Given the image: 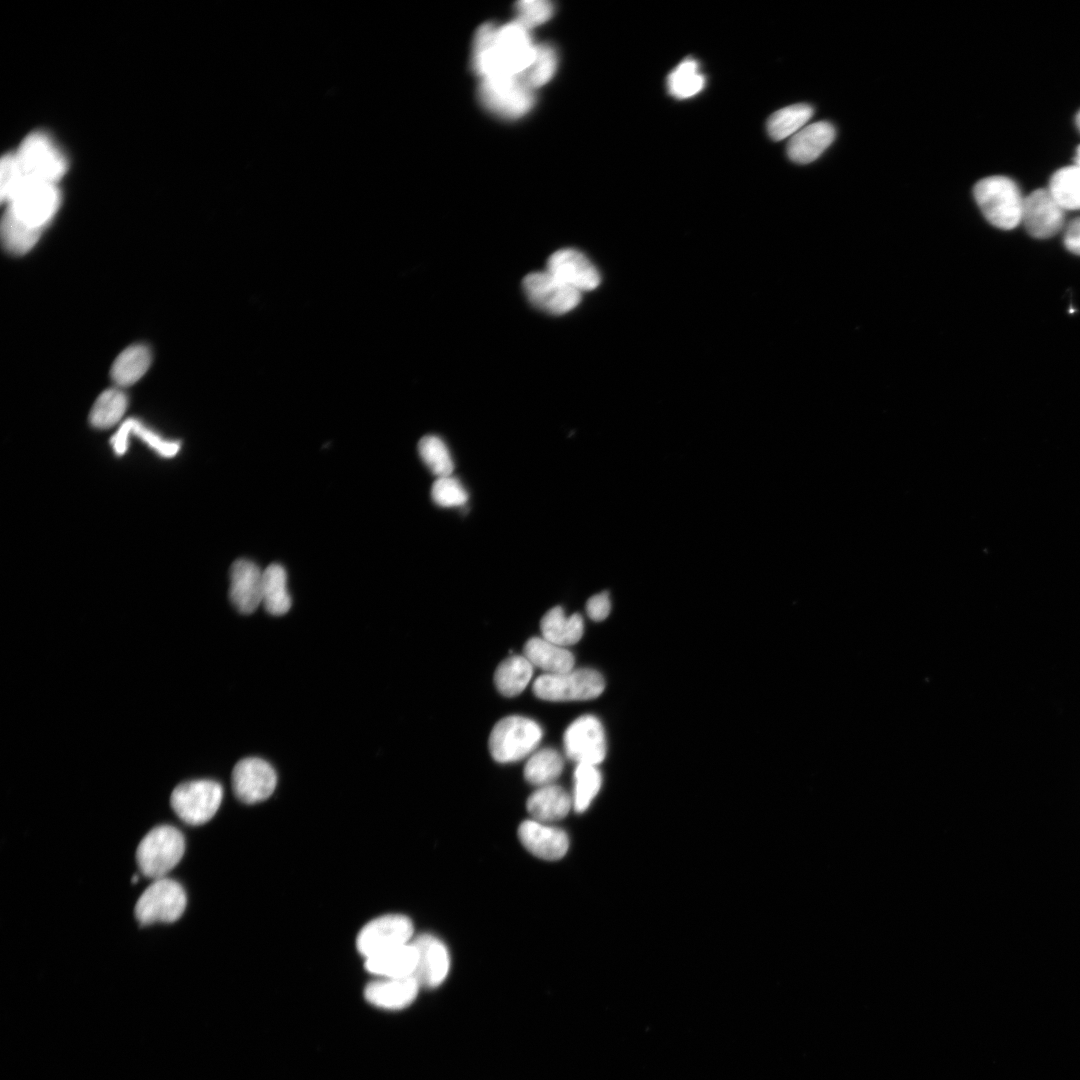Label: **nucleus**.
I'll list each match as a JSON object with an SVG mask.
<instances>
[{
    "instance_id": "38",
    "label": "nucleus",
    "mask_w": 1080,
    "mask_h": 1080,
    "mask_svg": "<svg viewBox=\"0 0 1080 1080\" xmlns=\"http://www.w3.org/2000/svg\"><path fill=\"white\" fill-rule=\"evenodd\" d=\"M125 423L130 435L133 434L140 438L158 455L168 458L175 456L179 452L180 442L165 439L138 419L128 418Z\"/></svg>"
},
{
    "instance_id": "17",
    "label": "nucleus",
    "mask_w": 1080,
    "mask_h": 1080,
    "mask_svg": "<svg viewBox=\"0 0 1080 1080\" xmlns=\"http://www.w3.org/2000/svg\"><path fill=\"white\" fill-rule=\"evenodd\" d=\"M418 954L414 977L420 986L435 988L446 979L450 969V956L446 945L431 934H421L412 939Z\"/></svg>"
},
{
    "instance_id": "16",
    "label": "nucleus",
    "mask_w": 1080,
    "mask_h": 1080,
    "mask_svg": "<svg viewBox=\"0 0 1080 1080\" xmlns=\"http://www.w3.org/2000/svg\"><path fill=\"white\" fill-rule=\"evenodd\" d=\"M546 270L579 292L593 290L600 284L596 267L576 249L565 248L551 254Z\"/></svg>"
},
{
    "instance_id": "15",
    "label": "nucleus",
    "mask_w": 1080,
    "mask_h": 1080,
    "mask_svg": "<svg viewBox=\"0 0 1080 1080\" xmlns=\"http://www.w3.org/2000/svg\"><path fill=\"white\" fill-rule=\"evenodd\" d=\"M1021 221L1033 237L1049 238L1062 228L1064 209L1048 189H1038L1024 198Z\"/></svg>"
},
{
    "instance_id": "27",
    "label": "nucleus",
    "mask_w": 1080,
    "mask_h": 1080,
    "mask_svg": "<svg viewBox=\"0 0 1080 1080\" xmlns=\"http://www.w3.org/2000/svg\"><path fill=\"white\" fill-rule=\"evenodd\" d=\"M533 674V665L523 655H511L496 668L494 682L497 690L506 697L520 694Z\"/></svg>"
},
{
    "instance_id": "30",
    "label": "nucleus",
    "mask_w": 1080,
    "mask_h": 1080,
    "mask_svg": "<svg viewBox=\"0 0 1080 1080\" xmlns=\"http://www.w3.org/2000/svg\"><path fill=\"white\" fill-rule=\"evenodd\" d=\"M41 232L6 209L1 221V239L8 253L17 256L28 253L38 242Z\"/></svg>"
},
{
    "instance_id": "31",
    "label": "nucleus",
    "mask_w": 1080,
    "mask_h": 1080,
    "mask_svg": "<svg viewBox=\"0 0 1080 1080\" xmlns=\"http://www.w3.org/2000/svg\"><path fill=\"white\" fill-rule=\"evenodd\" d=\"M812 106L798 103L774 112L767 121V131L774 141L792 137L806 126L813 116Z\"/></svg>"
},
{
    "instance_id": "12",
    "label": "nucleus",
    "mask_w": 1080,
    "mask_h": 1080,
    "mask_svg": "<svg viewBox=\"0 0 1080 1080\" xmlns=\"http://www.w3.org/2000/svg\"><path fill=\"white\" fill-rule=\"evenodd\" d=\"M522 286L532 304L551 314L567 313L581 300V292L565 284L547 270L527 274L522 281Z\"/></svg>"
},
{
    "instance_id": "8",
    "label": "nucleus",
    "mask_w": 1080,
    "mask_h": 1080,
    "mask_svg": "<svg viewBox=\"0 0 1080 1080\" xmlns=\"http://www.w3.org/2000/svg\"><path fill=\"white\" fill-rule=\"evenodd\" d=\"M186 903V893L180 883L166 877L156 879L137 900L135 917L143 926L172 923L182 916Z\"/></svg>"
},
{
    "instance_id": "44",
    "label": "nucleus",
    "mask_w": 1080,
    "mask_h": 1080,
    "mask_svg": "<svg viewBox=\"0 0 1080 1080\" xmlns=\"http://www.w3.org/2000/svg\"><path fill=\"white\" fill-rule=\"evenodd\" d=\"M1075 122H1076L1077 128L1080 131V111L1076 115Z\"/></svg>"
},
{
    "instance_id": "5",
    "label": "nucleus",
    "mask_w": 1080,
    "mask_h": 1080,
    "mask_svg": "<svg viewBox=\"0 0 1080 1080\" xmlns=\"http://www.w3.org/2000/svg\"><path fill=\"white\" fill-rule=\"evenodd\" d=\"M14 154L26 184H56L67 168L62 153L50 138L41 132L26 137Z\"/></svg>"
},
{
    "instance_id": "29",
    "label": "nucleus",
    "mask_w": 1080,
    "mask_h": 1080,
    "mask_svg": "<svg viewBox=\"0 0 1080 1080\" xmlns=\"http://www.w3.org/2000/svg\"><path fill=\"white\" fill-rule=\"evenodd\" d=\"M705 82L698 61L687 57L669 73L666 84L672 97L683 100L699 94L704 89Z\"/></svg>"
},
{
    "instance_id": "45",
    "label": "nucleus",
    "mask_w": 1080,
    "mask_h": 1080,
    "mask_svg": "<svg viewBox=\"0 0 1080 1080\" xmlns=\"http://www.w3.org/2000/svg\"><path fill=\"white\" fill-rule=\"evenodd\" d=\"M131 880H132V883H137L138 882V876L134 875Z\"/></svg>"
},
{
    "instance_id": "43",
    "label": "nucleus",
    "mask_w": 1080,
    "mask_h": 1080,
    "mask_svg": "<svg viewBox=\"0 0 1080 1080\" xmlns=\"http://www.w3.org/2000/svg\"><path fill=\"white\" fill-rule=\"evenodd\" d=\"M1075 164L1080 167V146L1076 151Z\"/></svg>"
},
{
    "instance_id": "10",
    "label": "nucleus",
    "mask_w": 1080,
    "mask_h": 1080,
    "mask_svg": "<svg viewBox=\"0 0 1080 1080\" xmlns=\"http://www.w3.org/2000/svg\"><path fill=\"white\" fill-rule=\"evenodd\" d=\"M412 921L402 914H386L369 921L356 938L358 952L366 959L411 942Z\"/></svg>"
},
{
    "instance_id": "6",
    "label": "nucleus",
    "mask_w": 1080,
    "mask_h": 1080,
    "mask_svg": "<svg viewBox=\"0 0 1080 1080\" xmlns=\"http://www.w3.org/2000/svg\"><path fill=\"white\" fill-rule=\"evenodd\" d=\"M605 688L602 675L590 668L543 674L533 683L534 694L546 701H583L598 697Z\"/></svg>"
},
{
    "instance_id": "40",
    "label": "nucleus",
    "mask_w": 1080,
    "mask_h": 1080,
    "mask_svg": "<svg viewBox=\"0 0 1080 1080\" xmlns=\"http://www.w3.org/2000/svg\"><path fill=\"white\" fill-rule=\"evenodd\" d=\"M553 5L545 0H523L517 3V21L528 30L548 21Z\"/></svg>"
},
{
    "instance_id": "1",
    "label": "nucleus",
    "mask_w": 1080,
    "mask_h": 1080,
    "mask_svg": "<svg viewBox=\"0 0 1080 1080\" xmlns=\"http://www.w3.org/2000/svg\"><path fill=\"white\" fill-rule=\"evenodd\" d=\"M517 20L497 27L482 24L475 33L472 64L481 79L520 76L532 64L537 45Z\"/></svg>"
},
{
    "instance_id": "35",
    "label": "nucleus",
    "mask_w": 1080,
    "mask_h": 1080,
    "mask_svg": "<svg viewBox=\"0 0 1080 1080\" xmlns=\"http://www.w3.org/2000/svg\"><path fill=\"white\" fill-rule=\"evenodd\" d=\"M418 452L429 470L437 477L449 476L454 463L446 444L435 435H426L418 442Z\"/></svg>"
},
{
    "instance_id": "26",
    "label": "nucleus",
    "mask_w": 1080,
    "mask_h": 1080,
    "mask_svg": "<svg viewBox=\"0 0 1080 1080\" xmlns=\"http://www.w3.org/2000/svg\"><path fill=\"white\" fill-rule=\"evenodd\" d=\"M151 360V352L147 346L131 345L116 357L111 367V378L118 386H130L145 375Z\"/></svg>"
},
{
    "instance_id": "37",
    "label": "nucleus",
    "mask_w": 1080,
    "mask_h": 1080,
    "mask_svg": "<svg viewBox=\"0 0 1080 1080\" xmlns=\"http://www.w3.org/2000/svg\"><path fill=\"white\" fill-rule=\"evenodd\" d=\"M557 68V54L547 45H537L536 56L527 70L519 77L532 90L551 80Z\"/></svg>"
},
{
    "instance_id": "4",
    "label": "nucleus",
    "mask_w": 1080,
    "mask_h": 1080,
    "mask_svg": "<svg viewBox=\"0 0 1080 1080\" xmlns=\"http://www.w3.org/2000/svg\"><path fill=\"white\" fill-rule=\"evenodd\" d=\"M542 729L534 720L511 715L499 720L489 736V751L500 763H511L528 756L539 744Z\"/></svg>"
},
{
    "instance_id": "34",
    "label": "nucleus",
    "mask_w": 1080,
    "mask_h": 1080,
    "mask_svg": "<svg viewBox=\"0 0 1080 1080\" xmlns=\"http://www.w3.org/2000/svg\"><path fill=\"white\" fill-rule=\"evenodd\" d=\"M1048 190L1064 210L1080 209V167L1075 164L1056 171Z\"/></svg>"
},
{
    "instance_id": "14",
    "label": "nucleus",
    "mask_w": 1080,
    "mask_h": 1080,
    "mask_svg": "<svg viewBox=\"0 0 1080 1080\" xmlns=\"http://www.w3.org/2000/svg\"><path fill=\"white\" fill-rule=\"evenodd\" d=\"M277 775L274 768L260 758L240 760L232 772V787L236 797L243 803L255 804L266 800L274 792Z\"/></svg>"
},
{
    "instance_id": "9",
    "label": "nucleus",
    "mask_w": 1080,
    "mask_h": 1080,
    "mask_svg": "<svg viewBox=\"0 0 1080 1080\" xmlns=\"http://www.w3.org/2000/svg\"><path fill=\"white\" fill-rule=\"evenodd\" d=\"M478 96L487 110L506 119L524 116L534 104L533 90L519 76L481 79Z\"/></svg>"
},
{
    "instance_id": "3",
    "label": "nucleus",
    "mask_w": 1080,
    "mask_h": 1080,
    "mask_svg": "<svg viewBox=\"0 0 1080 1080\" xmlns=\"http://www.w3.org/2000/svg\"><path fill=\"white\" fill-rule=\"evenodd\" d=\"M185 840L180 830L161 825L150 830L140 841L136 861L140 871L152 880L166 877L182 859Z\"/></svg>"
},
{
    "instance_id": "11",
    "label": "nucleus",
    "mask_w": 1080,
    "mask_h": 1080,
    "mask_svg": "<svg viewBox=\"0 0 1080 1080\" xmlns=\"http://www.w3.org/2000/svg\"><path fill=\"white\" fill-rule=\"evenodd\" d=\"M60 194L56 184L28 183L7 203V210L25 224L43 230L56 214Z\"/></svg>"
},
{
    "instance_id": "23",
    "label": "nucleus",
    "mask_w": 1080,
    "mask_h": 1080,
    "mask_svg": "<svg viewBox=\"0 0 1080 1080\" xmlns=\"http://www.w3.org/2000/svg\"><path fill=\"white\" fill-rule=\"evenodd\" d=\"M572 806V797L555 784L539 787L527 799V811L534 820L544 823L564 818Z\"/></svg>"
},
{
    "instance_id": "39",
    "label": "nucleus",
    "mask_w": 1080,
    "mask_h": 1080,
    "mask_svg": "<svg viewBox=\"0 0 1080 1080\" xmlns=\"http://www.w3.org/2000/svg\"><path fill=\"white\" fill-rule=\"evenodd\" d=\"M431 497L441 507H456L467 502L468 493L456 478L449 475L437 477L431 487Z\"/></svg>"
},
{
    "instance_id": "2",
    "label": "nucleus",
    "mask_w": 1080,
    "mask_h": 1080,
    "mask_svg": "<svg viewBox=\"0 0 1080 1080\" xmlns=\"http://www.w3.org/2000/svg\"><path fill=\"white\" fill-rule=\"evenodd\" d=\"M973 194L983 215L992 225L1010 230L1021 222L1024 199L1010 178H983L975 184Z\"/></svg>"
},
{
    "instance_id": "36",
    "label": "nucleus",
    "mask_w": 1080,
    "mask_h": 1080,
    "mask_svg": "<svg viewBox=\"0 0 1080 1080\" xmlns=\"http://www.w3.org/2000/svg\"><path fill=\"white\" fill-rule=\"evenodd\" d=\"M601 787V774L595 765L580 763L574 771L573 807L585 811Z\"/></svg>"
},
{
    "instance_id": "20",
    "label": "nucleus",
    "mask_w": 1080,
    "mask_h": 1080,
    "mask_svg": "<svg viewBox=\"0 0 1080 1080\" xmlns=\"http://www.w3.org/2000/svg\"><path fill=\"white\" fill-rule=\"evenodd\" d=\"M420 987L414 976L378 978L366 985L364 998L374 1007L400 1010L415 1000Z\"/></svg>"
},
{
    "instance_id": "19",
    "label": "nucleus",
    "mask_w": 1080,
    "mask_h": 1080,
    "mask_svg": "<svg viewBox=\"0 0 1080 1080\" xmlns=\"http://www.w3.org/2000/svg\"><path fill=\"white\" fill-rule=\"evenodd\" d=\"M518 835L522 845L531 854L548 861L562 858L569 847L565 831L534 819L522 822Z\"/></svg>"
},
{
    "instance_id": "25",
    "label": "nucleus",
    "mask_w": 1080,
    "mask_h": 1080,
    "mask_svg": "<svg viewBox=\"0 0 1080 1080\" xmlns=\"http://www.w3.org/2000/svg\"><path fill=\"white\" fill-rule=\"evenodd\" d=\"M540 629L544 639L567 647L576 644L582 638L584 622L579 613L566 616L563 608L556 606L543 615Z\"/></svg>"
},
{
    "instance_id": "22",
    "label": "nucleus",
    "mask_w": 1080,
    "mask_h": 1080,
    "mask_svg": "<svg viewBox=\"0 0 1080 1080\" xmlns=\"http://www.w3.org/2000/svg\"><path fill=\"white\" fill-rule=\"evenodd\" d=\"M417 960V950L411 940L407 944L366 958L364 967L378 978L407 977L414 976Z\"/></svg>"
},
{
    "instance_id": "28",
    "label": "nucleus",
    "mask_w": 1080,
    "mask_h": 1080,
    "mask_svg": "<svg viewBox=\"0 0 1080 1080\" xmlns=\"http://www.w3.org/2000/svg\"><path fill=\"white\" fill-rule=\"evenodd\" d=\"M262 604L269 614L275 616L287 613L291 607L287 574L280 564H270L263 570Z\"/></svg>"
},
{
    "instance_id": "33",
    "label": "nucleus",
    "mask_w": 1080,
    "mask_h": 1080,
    "mask_svg": "<svg viewBox=\"0 0 1080 1080\" xmlns=\"http://www.w3.org/2000/svg\"><path fill=\"white\" fill-rule=\"evenodd\" d=\"M128 406L126 394L118 388L103 391L94 402L89 421L97 429H108L120 422Z\"/></svg>"
},
{
    "instance_id": "13",
    "label": "nucleus",
    "mask_w": 1080,
    "mask_h": 1080,
    "mask_svg": "<svg viewBox=\"0 0 1080 1080\" xmlns=\"http://www.w3.org/2000/svg\"><path fill=\"white\" fill-rule=\"evenodd\" d=\"M565 754L577 764L597 766L606 756V738L603 726L593 715L575 719L563 735Z\"/></svg>"
},
{
    "instance_id": "21",
    "label": "nucleus",
    "mask_w": 1080,
    "mask_h": 1080,
    "mask_svg": "<svg viewBox=\"0 0 1080 1080\" xmlns=\"http://www.w3.org/2000/svg\"><path fill=\"white\" fill-rule=\"evenodd\" d=\"M835 135L834 126L827 121L806 125L790 137L787 155L798 164L813 162L832 144Z\"/></svg>"
},
{
    "instance_id": "42",
    "label": "nucleus",
    "mask_w": 1080,
    "mask_h": 1080,
    "mask_svg": "<svg viewBox=\"0 0 1080 1080\" xmlns=\"http://www.w3.org/2000/svg\"><path fill=\"white\" fill-rule=\"evenodd\" d=\"M1064 243L1069 251L1080 255V218L1074 219L1067 227Z\"/></svg>"
},
{
    "instance_id": "24",
    "label": "nucleus",
    "mask_w": 1080,
    "mask_h": 1080,
    "mask_svg": "<svg viewBox=\"0 0 1080 1080\" xmlns=\"http://www.w3.org/2000/svg\"><path fill=\"white\" fill-rule=\"evenodd\" d=\"M523 652L528 661L545 671V674L564 673L574 669V655L566 647L556 645L543 637L528 639Z\"/></svg>"
},
{
    "instance_id": "18",
    "label": "nucleus",
    "mask_w": 1080,
    "mask_h": 1080,
    "mask_svg": "<svg viewBox=\"0 0 1080 1080\" xmlns=\"http://www.w3.org/2000/svg\"><path fill=\"white\" fill-rule=\"evenodd\" d=\"M229 598L243 614L253 613L262 603L263 571L248 559H237L230 568Z\"/></svg>"
},
{
    "instance_id": "41",
    "label": "nucleus",
    "mask_w": 1080,
    "mask_h": 1080,
    "mask_svg": "<svg viewBox=\"0 0 1080 1080\" xmlns=\"http://www.w3.org/2000/svg\"><path fill=\"white\" fill-rule=\"evenodd\" d=\"M610 610L611 602L607 592L593 595L586 603V612L588 616L596 622L606 619Z\"/></svg>"
},
{
    "instance_id": "7",
    "label": "nucleus",
    "mask_w": 1080,
    "mask_h": 1080,
    "mask_svg": "<svg viewBox=\"0 0 1080 1080\" xmlns=\"http://www.w3.org/2000/svg\"><path fill=\"white\" fill-rule=\"evenodd\" d=\"M223 798L220 783L191 780L180 783L171 793L170 804L176 815L189 825H202L217 812Z\"/></svg>"
},
{
    "instance_id": "32",
    "label": "nucleus",
    "mask_w": 1080,
    "mask_h": 1080,
    "mask_svg": "<svg viewBox=\"0 0 1080 1080\" xmlns=\"http://www.w3.org/2000/svg\"><path fill=\"white\" fill-rule=\"evenodd\" d=\"M563 768L564 760L561 754L553 748H543L534 752L527 760L524 778L539 787L550 785L561 775Z\"/></svg>"
}]
</instances>
